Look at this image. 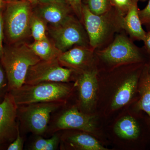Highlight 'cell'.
Listing matches in <instances>:
<instances>
[{
	"mask_svg": "<svg viewBox=\"0 0 150 150\" xmlns=\"http://www.w3.org/2000/svg\"><path fill=\"white\" fill-rule=\"evenodd\" d=\"M99 54L103 60L112 64L139 62L142 60L138 48L122 34L117 35L112 43Z\"/></svg>",
	"mask_w": 150,
	"mask_h": 150,
	"instance_id": "cell-8",
	"label": "cell"
},
{
	"mask_svg": "<svg viewBox=\"0 0 150 150\" xmlns=\"http://www.w3.org/2000/svg\"><path fill=\"white\" fill-rule=\"evenodd\" d=\"M138 2V0H132L126 15L121 17V26L132 38L143 41L146 32L143 28L139 15Z\"/></svg>",
	"mask_w": 150,
	"mask_h": 150,
	"instance_id": "cell-14",
	"label": "cell"
},
{
	"mask_svg": "<svg viewBox=\"0 0 150 150\" xmlns=\"http://www.w3.org/2000/svg\"><path fill=\"white\" fill-rule=\"evenodd\" d=\"M46 23L33 12L30 23V34L34 41H39L48 38L46 35Z\"/></svg>",
	"mask_w": 150,
	"mask_h": 150,
	"instance_id": "cell-20",
	"label": "cell"
},
{
	"mask_svg": "<svg viewBox=\"0 0 150 150\" xmlns=\"http://www.w3.org/2000/svg\"><path fill=\"white\" fill-rule=\"evenodd\" d=\"M144 8L139 11V15L142 24L147 25L150 23V0Z\"/></svg>",
	"mask_w": 150,
	"mask_h": 150,
	"instance_id": "cell-26",
	"label": "cell"
},
{
	"mask_svg": "<svg viewBox=\"0 0 150 150\" xmlns=\"http://www.w3.org/2000/svg\"><path fill=\"white\" fill-rule=\"evenodd\" d=\"M55 0H37L38 2V3H46L50 2L53 1Z\"/></svg>",
	"mask_w": 150,
	"mask_h": 150,
	"instance_id": "cell-31",
	"label": "cell"
},
{
	"mask_svg": "<svg viewBox=\"0 0 150 150\" xmlns=\"http://www.w3.org/2000/svg\"><path fill=\"white\" fill-rule=\"evenodd\" d=\"M48 31L52 42L62 53L74 46L87 47L89 46L85 28L72 15L62 24L50 25Z\"/></svg>",
	"mask_w": 150,
	"mask_h": 150,
	"instance_id": "cell-6",
	"label": "cell"
},
{
	"mask_svg": "<svg viewBox=\"0 0 150 150\" xmlns=\"http://www.w3.org/2000/svg\"><path fill=\"white\" fill-rule=\"evenodd\" d=\"M79 99L83 110H90L96 98L98 81L96 71H86L81 75L76 82Z\"/></svg>",
	"mask_w": 150,
	"mask_h": 150,
	"instance_id": "cell-12",
	"label": "cell"
},
{
	"mask_svg": "<svg viewBox=\"0 0 150 150\" xmlns=\"http://www.w3.org/2000/svg\"><path fill=\"white\" fill-rule=\"evenodd\" d=\"M138 1H142V2H146V1H148V0H138Z\"/></svg>",
	"mask_w": 150,
	"mask_h": 150,
	"instance_id": "cell-34",
	"label": "cell"
},
{
	"mask_svg": "<svg viewBox=\"0 0 150 150\" xmlns=\"http://www.w3.org/2000/svg\"><path fill=\"white\" fill-rule=\"evenodd\" d=\"M2 9L0 8V58L2 56L4 49L3 42L4 35V27Z\"/></svg>",
	"mask_w": 150,
	"mask_h": 150,
	"instance_id": "cell-27",
	"label": "cell"
},
{
	"mask_svg": "<svg viewBox=\"0 0 150 150\" xmlns=\"http://www.w3.org/2000/svg\"><path fill=\"white\" fill-rule=\"evenodd\" d=\"M91 49L84 46H76L61 53L58 60L63 67L75 71L82 70L90 59Z\"/></svg>",
	"mask_w": 150,
	"mask_h": 150,
	"instance_id": "cell-13",
	"label": "cell"
},
{
	"mask_svg": "<svg viewBox=\"0 0 150 150\" xmlns=\"http://www.w3.org/2000/svg\"><path fill=\"white\" fill-rule=\"evenodd\" d=\"M49 139H44L41 136H37L33 142L30 145L29 149L31 150H45L46 146L50 141Z\"/></svg>",
	"mask_w": 150,
	"mask_h": 150,
	"instance_id": "cell-24",
	"label": "cell"
},
{
	"mask_svg": "<svg viewBox=\"0 0 150 150\" xmlns=\"http://www.w3.org/2000/svg\"><path fill=\"white\" fill-rule=\"evenodd\" d=\"M143 41L144 43L145 48L150 53V30H149L146 32V36Z\"/></svg>",
	"mask_w": 150,
	"mask_h": 150,
	"instance_id": "cell-29",
	"label": "cell"
},
{
	"mask_svg": "<svg viewBox=\"0 0 150 150\" xmlns=\"http://www.w3.org/2000/svg\"><path fill=\"white\" fill-rule=\"evenodd\" d=\"M4 1L5 2H6L11 1H26L29 2L31 3L33 6L36 5L38 4L37 0H4Z\"/></svg>",
	"mask_w": 150,
	"mask_h": 150,
	"instance_id": "cell-30",
	"label": "cell"
},
{
	"mask_svg": "<svg viewBox=\"0 0 150 150\" xmlns=\"http://www.w3.org/2000/svg\"><path fill=\"white\" fill-rule=\"evenodd\" d=\"M28 46L35 55L44 61L58 59L62 53L48 38L34 41L33 43L28 44Z\"/></svg>",
	"mask_w": 150,
	"mask_h": 150,
	"instance_id": "cell-17",
	"label": "cell"
},
{
	"mask_svg": "<svg viewBox=\"0 0 150 150\" xmlns=\"http://www.w3.org/2000/svg\"><path fill=\"white\" fill-rule=\"evenodd\" d=\"M112 6H114L118 11L123 16L126 13L131 5L132 0H110Z\"/></svg>",
	"mask_w": 150,
	"mask_h": 150,
	"instance_id": "cell-23",
	"label": "cell"
},
{
	"mask_svg": "<svg viewBox=\"0 0 150 150\" xmlns=\"http://www.w3.org/2000/svg\"><path fill=\"white\" fill-rule=\"evenodd\" d=\"M5 73L4 71V70H3L1 66L0 65V95L6 86Z\"/></svg>",
	"mask_w": 150,
	"mask_h": 150,
	"instance_id": "cell-28",
	"label": "cell"
},
{
	"mask_svg": "<svg viewBox=\"0 0 150 150\" xmlns=\"http://www.w3.org/2000/svg\"><path fill=\"white\" fill-rule=\"evenodd\" d=\"M86 5L93 13L100 15L110 10L112 5L110 0H87Z\"/></svg>",
	"mask_w": 150,
	"mask_h": 150,
	"instance_id": "cell-21",
	"label": "cell"
},
{
	"mask_svg": "<svg viewBox=\"0 0 150 150\" xmlns=\"http://www.w3.org/2000/svg\"><path fill=\"white\" fill-rule=\"evenodd\" d=\"M147 25L148 27L149 28V30H150V23H148V24L146 25Z\"/></svg>",
	"mask_w": 150,
	"mask_h": 150,
	"instance_id": "cell-33",
	"label": "cell"
},
{
	"mask_svg": "<svg viewBox=\"0 0 150 150\" xmlns=\"http://www.w3.org/2000/svg\"><path fill=\"white\" fill-rule=\"evenodd\" d=\"M33 6L26 1L5 2L3 14L4 35L11 45L23 42L30 34Z\"/></svg>",
	"mask_w": 150,
	"mask_h": 150,
	"instance_id": "cell-2",
	"label": "cell"
},
{
	"mask_svg": "<svg viewBox=\"0 0 150 150\" xmlns=\"http://www.w3.org/2000/svg\"><path fill=\"white\" fill-rule=\"evenodd\" d=\"M60 141L66 145L65 146L76 150H108L93 137L83 132L67 134L63 136Z\"/></svg>",
	"mask_w": 150,
	"mask_h": 150,
	"instance_id": "cell-15",
	"label": "cell"
},
{
	"mask_svg": "<svg viewBox=\"0 0 150 150\" xmlns=\"http://www.w3.org/2000/svg\"><path fill=\"white\" fill-rule=\"evenodd\" d=\"M0 59L5 71L9 91L23 85L29 68L41 60L28 44L24 42L4 48Z\"/></svg>",
	"mask_w": 150,
	"mask_h": 150,
	"instance_id": "cell-1",
	"label": "cell"
},
{
	"mask_svg": "<svg viewBox=\"0 0 150 150\" xmlns=\"http://www.w3.org/2000/svg\"><path fill=\"white\" fill-rule=\"evenodd\" d=\"M37 4V8L33 11L34 13L52 26L64 23L72 16V10L64 0H55Z\"/></svg>",
	"mask_w": 150,
	"mask_h": 150,
	"instance_id": "cell-11",
	"label": "cell"
},
{
	"mask_svg": "<svg viewBox=\"0 0 150 150\" xmlns=\"http://www.w3.org/2000/svg\"><path fill=\"white\" fill-rule=\"evenodd\" d=\"M139 92L141 97L138 103L139 108L146 112L150 118V73L148 71L142 80Z\"/></svg>",
	"mask_w": 150,
	"mask_h": 150,
	"instance_id": "cell-19",
	"label": "cell"
},
{
	"mask_svg": "<svg viewBox=\"0 0 150 150\" xmlns=\"http://www.w3.org/2000/svg\"><path fill=\"white\" fill-rule=\"evenodd\" d=\"M72 91L66 83L44 82L29 85L10 91L18 106L38 103H63Z\"/></svg>",
	"mask_w": 150,
	"mask_h": 150,
	"instance_id": "cell-3",
	"label": "cell"
},
{
	"mask_svg": "<svg viewBox=\"0 0 150 150\" xmlns=\"http://www.w3.org/2000/svg\"><path fill=\"white\" fill-rule=\"evenodd\" d=\"M1 142H0V144H1Z\"/></svg>",
	"mask_w": 150,
	"mask_h": 150,
	"instance_id": "cell-36",
	"label": "cell"
},
{
	"mask_svg": "<svg viewBox=\"0 0 150 150\" xmlns=\"http://www.w3.org/2000/svg\"><path fill=\"white\" fill-rule=\"evenodd\" d=\"M95 126L92 117L73 107L56 117L48 131L54 134L61 130L73 129L92 133Z\"/></svg>",
	"mask_w": 150,
	"mask_h": 150,
	"instance_id": "cell-9",
	"label": "cell"
},
{
	"mask_svg": "<svg viewBox=\"0 0 150 150\" xmlns=\"http://www.w3.org/2000/svg\"><path fill=\"white\" fill-rule=\"evenodd\" d=\"M62 103H38L18 106V118L25 130L36 136L48 131L51 114Z\"/></svg>",
	"mask_w": 150,
	"mask_h": 150,
	"instance_id": "cell-5",
	"label": "cell"
},
{
	"mask_svg": "<svg viewBox=\"0 0 150 150\" xmlns=\"http://www.w3.org/2000/svg\"><path fill=\"white\" fill-rule=\"evenodd\" d=\"M75 71L63 67L58 59L41 60L29 68L25 83L33 85L44 82L67 83Z\"/></svg>",
	"mask_w": 150,
	"mask_h": 150,
	"instance_id": "cell-7",
	"label": "cell"
},
{
	"mask_svg": "<svg viewBox=\"0 0 150 150\" xmlns=\"http://www.w3.org/2000/svg\"><path fill=\"white\" fill-rule=\"evenodd\" d=\"M24 141L23 138L21 136L19 127L18 129L17 134L16 138L9 145L8 150H22L23 149Z\"/></svg>",
	"mask_w": 150,
	"mask_h": 150,
	"instance_id": "cell-25",
	"label": "cell"
},
{
	"mask_svg": "<svg viewBox=\"0 0 150 150\" xmlns=\"http://www.w3.org/2000/svg\"><path fill=\"white\" fill-rule=\"evenodd\" d=\"M114 131L118 137L125 139H136L139 134L137 121L130 116H125L119 120L115 124Z\"/></svg>",
	"mask_w": 150,
	"mask_h": 150,
	"instance_id": "cell-18",
	"label": "cell"
},
{
	"mask_svg": "<svg viewBox=\"0 0 150 150\" xmlns=\"http://www.w3.org/2000/svg\"><path fill=\"white\" fill-rule=\"evenodd\" d=\"M138 79L137 75L134 74L126 79L119 87L111 103L112 109L120 108L131 100L137 87Z\"/></svg>",
	"mask_w": 150,
	"mask_h": 150,
	"instance_id": "cell-16",
	"label": "cell"
},
{
	"mask_svg": "<svg viewBox=\"0 0 150 150\" xmlns=\"http://www.w3.org/2000/svg\"><path fill=\"white\" fill-rule=\"evenodd\" d=\"M148 71H149V72L150 73V65L149 67V69H148Z\"/></svg>",
	"mask_w": 150,
	"mask_h": 150,
	"instance_id": "cell-35",
	"label": "cell"
},
{
	"mask_svg": "<svg viewBox=\"0 0 150 150\" xmlns=\"http://www.w3.org/2000/svg\"><path fill=\"white\" fill-rule=\"evenodd\" d=\"M79 19H82V0H64Z\"/></svg>",
	"mask_w": 150,
	"mask_h": 150,
	"instance_id": "cell-22",
	"label": "cell"
},
{
	"mask_svg": "<svg viewBox=\"0 0 150 150\" xmlns=\"http://www.w3.org/2000/svg\"><path fill=\"white\" fill-rule=\"evenodd\" d=\"M18 105L10 92L6 94L0 103V142H12L16 138L18 123Z\"/></svg>",
	"mask_w": 150,
	"mask_h": 150,
	"instance_id": "cell-10",
	"label": "cell"
},
{
	"mask_svg": "<svg viewBox=\"0 0 150 150\" xmlns=\"http://www.w3.org/2000/svg\"><path fill=\"white\" fill-rule=\"evenodd\" d=\"M115 13L111 9L106 13L97 15L91 13L87 5H83L82 19L92 49L102 46L118 28H121L123 15L118 11Z\"/></svg>",
	"mask_w": 150,
	"mask_h": 150,
	"instance_id": "cell-4",
	"label": "cell"
},
{
	"mask_svg": "<svg viewBox=\"0 0 150 150\" xmlns=\"http://www.w3.org/2000/svg\"><path fill=\"white\" fill-rule=\"evenodd\" d=\"M5 2L4 0H0V8H3L5 6Z\"/></svg>",
	"mask_w": 150,
	"mask_h": 150,
	"instance_id": "cell-32",
	"label": "cell"
}]
</instances>
